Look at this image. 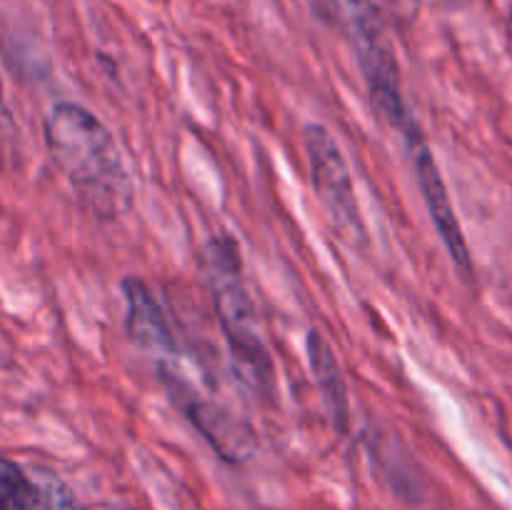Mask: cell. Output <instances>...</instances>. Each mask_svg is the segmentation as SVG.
<instances>
[{
  "mask_svg": "<svg viewBox=\"0 0 512 510\" xmlns=\"http://www.w3.org/2000/svg\"><path fill=\"white\" fill-rule=\"evenodd\" d=\"M45 145L75 198L103 223L123 218L133 205V180L113 133L78 103H58L45 118Z\"/></svg>",
  "mask_w": 512,
  "mask_h": 510,
  "instance_id": "obj_1",
  "label": "cell"
},
{
  "mask_svg": "<svg viewBox=\"0 0 512 510\" xmlns=\"http://www.w3.org/2000/svg\"><path fill=\"white\" fill-rule=\"evenodd\" d=\"M200 260H203L205 283L210 288L215 315H218L240 383L258 393L260 398H270L275 365L263 343L255 305L243 283L238 245L230 238H213L203 248Z\"/></svg>",
  "mask_w": 512,
  "mask_h": 510,
  "instance_id": "obj_2",
  "label": "cell"
},
{
  "mask_svg": "<svg viewBox=\"0 0 512 510\" xmlns=\"http://www.w3.org/2000/svg\"><path fill=\"white\" fill-rule=\"evenodd\" d=\"M345 3L350 10L355 50H358L360 68H363L365 83H368L373 108L378 110V115L390 128L403 133L415 118L410 115L408 103L403 98L398 58H395L388 30H385L383 20H380L378 10L373 8L370 0H345Z\"/></svg>",
  "mask_w": 512,
  "mask_h": 510,
  "instance_id": "obj_3",
  "label": "cell"
},
{
  "mask_svg": "<svg viewBox=\"0 0 512 510\" xmlns=\"http://www.w3.org/2000/svg\"><path fill=\"white\" fill-rule=\"evenodd\" d=\"M303 143L315 195L328 213L330 223L335 225L345 243L353 248H363L368 243V230H365L363 215H360L353 175H350L343 150L335 143L333 133L320 123L305 125Z\"/></svg>",
  "mask_w": 512,
  "mask_h": 510,
  "instance_id": "obj_4",
  "label": "cell"
},
{
  "mask_svg": "<svg viewBox=\"0 0 512 510\" xmlns=\"http://www.w3.org/2000/svg\"><path fill=\"white\" fill-rule=\"evenodd\" d=\"M160 380L168 388L173 403L183 410L185 418L195 425L200 435L213 445L215 453L228 463H243L253 455L255 438L245 423H240L228 408L215 400L203 398L188 380L180 375L178 365H160Z\"/></svg>",
  "mask_w": 512,
  "mask_h": 510,
  "instance_id": "obj_5",
  "label": "cell"
},
{
  "mask_svg": "<svg viewBox=\"0 0 512 510\" xmlns=\"http://www.w3.org/2000/svg\"><path fill=\"white\" fill-rule=\"evenodd\" d=\"M405 145H408L410 160H413L415 180H418V188L423 193L425 205H428V213L433 218L435 230H438L440 240L448 248L450 258L458 265L463 273H473V258H470V248L465 243L463 228L458 223V215H455L453 203H450L448 188L443 183V175H440L438 163L433 158V150H430L428 140H425L423 130H420L418 120L408 125L403 130Z\"/></svg>",
  "mask_w": 512,
  "mask_h": 510,
  "instance_id": "obj_6",
  "label": "cell"
},
{
  "mask_svg": "<svg viewBox=\"0 0 512 510\" xmlns=\"http://www.w3.org/2000/svg\"><path fill=\"white\" fill-rule=\"evenodd\" d=\"M123 295L125 325H128L130 340L143 350H148L153 358H158L160 365L175 363L178 340H175L168 315H165L163 305L158 303L150 285L130 275V278L123 280Z\"/></svg>",
  "mask_w": 512,
  "mask_h": 510,
  "instance_id": "obj_7",
  "label": "cell"
},
{
  "mask_svg": "<svg viewBox=\"0 0 512 510\" xmlns=\"http://www.w3.org/2000/svg\"><path fill=\"white\" fill-rule=\"evenodd\" d=\"M305 348H308L310 368H313V378H315V385H318L320 398H323L325 410H328L335 428H338L340 433H345L350 423V400H348V385H345L338 358H335L328 338L315 328L308 330Z\"/></svg>",
  "mask_w": 512,
  "mask_h": 510,
  "instance_id": "obj_8",
  "label": "cell"
},
{
  "mask_svg": "<svg viewBox=\"0 0 512 510\" xmlns=\"http://www.w3.org/2000/svg\"><path fill=\"white\" fill-rule=\"evenodd\" d=\"M38 490L18 463L0 455V510H35Z\"/></svg>",
  "mask_w": 512,
  "mask_h": 510,
  "instance_id": "obj_9",
  "label": "cell"
},
{
  "mask_svg": "<svg viewBox=\"0 0 512 510\" xmlns=\"http://www.w3.org/2000/svg\"><path fill=\"white\" fill-rule=\"evenodd\" d=\"M20 158V130L5 103L3 80H0V170L15 168Z\"/></svg>",
  "mask_w": 512,
  "mask_h": 510,
  "instance_id": "obj_10",
  "label": "cell"
},
{
  "mask_svg": "<svg viewBox=\"0 0 512 510\" xmlns=\"http://www.w3.org/2000/svg\"><path fill=\"white\" fill-rule=\"evenodd\" d=\"M385 5H388L390 10H393L398 18L403 20H410L415 13V5H418V0H385Z\"/></svg>",
  "mask_w": 512,
  "mask_h": 510,
  "instance_id": "obj_11",
  "label": "cell"
},
{
  "mask_svg": "<svg viewBox=\"0 0 512 510\" xmlns=\"http://www.w3.org/2000/svg\"><path fill=\"white\" fill-rule=\"evenodd\" d=\"M510 25H512V13H510Z\"/></svg>",
  "mask_w": 512,
  "mask_h": 510,
  "instance_id": "obj_12",
  "label": "cell"
}]
</instances>
